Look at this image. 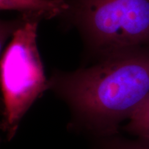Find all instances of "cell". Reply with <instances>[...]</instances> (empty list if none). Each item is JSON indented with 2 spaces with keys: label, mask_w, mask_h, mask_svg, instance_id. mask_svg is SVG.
I'll use <instances>...</instances> for the list:
<instances>
[{
  "label": "cell",
  "mask_w": 149,
  "mask_h": 149,
  "mask_svg": "<svg viewBox=\"0 0 149 149\" xmlns=\"http://www.w3.org/2000/svg\"><path fill=\"white\" fill-rule=\"evenodd\" d=\"M66 8V0H0L1 10L17 11L41 21L58 18Z\"/></svg>",
  "instance_id": "obj_4"
},
{
  "label": "cell",
  "mask_w": 149,
  "mask_h": 149,
  "mask_svg": "<svg viewBox=\"0 0 149 149\" xmlns=\"http://www.w3.org/2000/svg\"><path fill=\"white\" fill-rule=\"evenodd\" d=\"M117 149H149V140L139 138L137 141L122 144Z\"/></svg>",
  "instance_id": "obj_6"
},
{
  "label": "cell",
  "mask_w": 149,
  "mask_h": 149,
  "mask_svg": "<svg viewBox=\"0 0 149 149\" xmlns=\"http://www.w3.org/2000/svg\"><path fill=\"white\" fill-rule=\"evenodd\" d=\"M22 16V23L3 50L0 65L2 128L8 139L15 135L31 106L49 88L37 46L41 20Z\"/></svg>",
  "instance_id": "obj_3"
},
{
  "label": "cell",
  "mask_w": 149,
  "mask_h": 149,
  "mask_svg": "<svg viewBox=\"0 0 149 149\" xmlns=\"http://www.w3.org/2000/svg\"><path fill=\"white\" fill-rule=\"evenodd\" d=\"M49 88L94 124L113 130L149 95V48L115 54L73 72H55Z\"/></svg>",
  "instance_id": "obj_1"
},
{
  "label": "cell",
  "mask_w": 149,
  "mask_h": 149,
  "mask_svg": "<svg viewBox=\"0 0 149 149\" xmlns=\"http://www.w3.org/2000/svg\"><path fill=\"white\" fill-rule=\"evenodd\" d=\"M59 17L74 29L88 55L101 59L149 48V0H66Z\"/></svg>",
  "instance_id": "obj_2"
},
{
  "label": "cell",
  "mask_w": 149,
  "mask_h": 149,
  "mask_svg": "<svg viewBox=\"0 0 149 149\" xmlns=\"http://www.w3.org/2000/svg\"><path fill=\"white\" fill-rule=\"evenodd\" d=\"M125 128L138 138L149 140V95L130 117Z\"/></svg>",
  "instance_id": "obj_5"
}]
</instances>
